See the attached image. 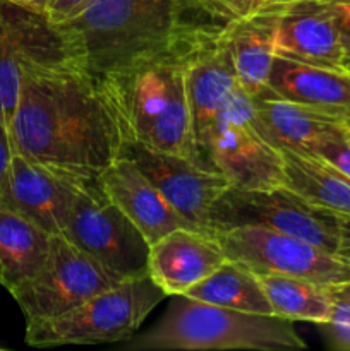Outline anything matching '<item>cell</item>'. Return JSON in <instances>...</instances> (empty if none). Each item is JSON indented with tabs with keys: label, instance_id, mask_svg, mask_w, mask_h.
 <instances>
[{
	"label": "cell",
	"instance_id": "27",
	"mask_svg": "<svg viewBox=\"0 0 350 351\" xmlns=\"http://www.w3.org/2000/svg\"><path fill=\"white\" fill-rule=\"evenodd\" d=\"M331 14L345 50H350V0H321Z\"/></svg>",
	"mask_w": 350,
	"mask_h": 351
},
{
	"label": "cell",
	"instance_id": "4",
	"mask_svg": "<svg viewBox=\"0 0 350 351\" xmlns=\"http://www.w3.org/2000/svg\"><path fill=\"white\" fill-rule=\"evenodd\" d=\"M124 350H304L292 321L233 311L175 295L163 317Z\"/></svg>",
	"mask_w": 350,
	"mask_h": 351
},
{
	"label": "cell",
	"instance_id": "23",
	"mask_svg": "<svg viewBox=\"0 0 350 351\" xmlns=\"http://www.w3.org/2000/svg\"><path fill=\"white\" fill-rule=\"evenodd\" d=\"M264 288L271 314L287 321L325 324L333 311V290L302 278L285 274H257Z\"/></svg>",
	"mask_w": 350,
	"mask_h": 351
},
{
	"label": "cell",
	"instance_id": "25",
	"mask_svg": "<svg viewBox=\"0 0 350 351\" xmlns=\"http://www.w3.org/2000/svg\"><path fill=\"white\" fill-rule=\"evenodd\" d=\"M319 328L331 348L350 351V295L343 288L333 290L331 317Z\"/></svg>",
	"mask_w": 350,
	"mask_h": 351
},
{
	"label": "cell",
	"instance_id": "22",
	"mask_svg": "<svg viewBox=\"0 0 350 351\" xmlns=\"http://www.w3.org/2000/svg\"><path fill=\"white\" fill-rule=\"evenodd\" d=\"M184 295L233 311L273 315L259 276L244 264L230 259Z\"/></svg>",
	"mask_w": 350,
	"mask_h": 351
},
{
	"label": "cell",
	"instance_id": "5",
	"mask_svg": "<svg viewBox=\"0 0 350 351\" xmlns=\"http://www.w3.org/2000/svg\"><path fill=\"white\" fill-rule=\"evenodd\" d=\"M165 297L150 276L122 281L57 317L26 322V343L50 348L127 341Z\"/></svg>",
	"mask_w": 350,
	"mask_h": 351
},
{
	"label": "cell",
	"instance_id": "9",
	"mask_svg": "<svg viewBox=\"0 0 350 351\" xmlns=\"http://www.w3.org/2000/svg\"><path fill=\"white\" fill-rule=\"evenodd\" d=\"M257 226L299 237L336 254L338 215L311 204L288 187H229L213 208V228Z\"/></svg>",
	"mask_w": 350,
	"mask_h": 351
},
{
	"label": "cell",
	"instance_id": "37",
	"mask_svg": "<svg viewBox=\"0 0 350 351\" xmlns=\"http://www.w3.org/2000/svg\"><path fill=\"white\" fill-rule=\"evenodd\" d=\"M349 134H350V125H349Z\"/></svg>",
	"mask_w": 350,
	"mask_h": 351
},
{
	"label": "cell",
	"instance_id": "35",
	"mask_svg": "<svg viewBox=\"0 0 350 351\" xmlns=\"http://www.w3.org/2000/svg\"><path fill=\"white\" fill-rule=\"evenodd\" d=\"M345 67L350 71V60H345Z\"/></svg>",
	"mask_w": 350,
	"mask_h": 351
},
{
	"label": "cell",
	"instance_id": "14",
	"mask_svg": "<svg viewBox=\"0 0 350 351\" xmlns=\"http://www.w3.org/2000/svg\"><path fill=\"white\" fill-rule=\"evenodd\" d=\"M226 261L218 240L192 228H177L150 245L148 276L167 297L184 295Z\"/></svg>",
	"mask_w": 350,
	"mask_h": 351
},
{
	"label": "cell",
	"instance_id": "29",
	"mask_svg": "<svg viewBox=\"0 0 350 351\" xmlns=\"http://www.w3.org/2000/svg\"><path fill=\"white\" fill-rule=\"evenodd\" d=\"M14 153H16V151H14L12 139H10L9 125H5V123L0 120V185H2L7 171H9Z\"/></svg>",
	"mask_w": 350,
	"mask_h": 351
},
{
	"label": "cell",
	"instance_id": "32",
	"mask_svg": "<svg viewBox=\"0 0 350 351\" xmlns=\"http://www.w3.org/2000/svg\"><path fill=\"white\" fill-rule=\"evenodd\" d=\"M3 2L14 3V5L26 7L31 10H40V12H47L48 0H3Z\"/></svg>",
	"mask_w": 350,
	"mask_h": 351
},
{
	"label": "cell",
	"instance_id": "31",
	"mask_svg": "<svg viewBox=\"0 0 350 351\" xmlns=\"http://www.w3.org/2000/svg\"><path fill=\"white\" fill-rule=\"evenodd\" d=\"M220 2L225 3L237 17H244L259 10L268 0H220Z\"/></svg>",
	"mask_w": 350,
	"mask_h": 351
},
{
	"label": "cell",
	"instance_id": "8",
	"mask_svg": "<svg viewBox=\"0 0 350 351\" xmlns=\"http://www.w3.org/2000/svg\"><path fill=\"white\" fill-rule=\"evenodd\" d=\"M215 239L226 259L244 264L256 274L302 278L328 290L350 285V264L299 237L257 226H235L216 230Z\"/></svg>",
	"mask_w": 350,
	"mask_h": 351
},
{
	"label": "cell",
	"instance_id": "33",
	"mask_svg": "<svg viewBox=\"0 0 350 351\" xmlns=\"http://www.w3.org/2000/svg\"><path fill=\"white\" fill-rule=\"evenodd\" d=\"M297 2V0H268L263 7H280V5H287V3Z\"/></svg>",
	"mask_w": 350,
	"mask_h": 351
},
{
	"label": "cell",
	"instance_id": "10",
	"mask_svg": "<svg viewBox=\"0 0 350 351\" xmlns=\"http://www.w3.org/2000/svg\"><path fill=\"white\" fill-rule=\"evenodd\" d=\"M122 281L64 235H54L40 273L12 291L26 322L57 317Z\"/></svg>",
	"mask_w": 350,
	"mask_h": 351
},
{
	"label": "cell",
	"instance_id": "18",
	"mask_svg": "<svg viewBox=\"0 0 350 351\" xmlns=\"http://www.w3.org/2000/svg\"><path fill=\"white\" fill-rule=\"evenodd\" d=\"M277 9L261 7L249 16L237 17L226 29L237 82L250 98L270 93L268 81L277 57Z\"/></svg>",
	"mask_w": 350,
	"mask_h": 351
},
{
	"label": "cell",
	"instance_id": "30",
	"mask_svg": "<svg viewBox=\"0 0 350 351\" xmlns=\"http://www.w3.org/2000/svg\"><path fill=\"white\" fill-rule=\"evenodd\" d=\"M338 247H336V256L347 264H350V216L338 215Z\"/></svg>",
	"mask_w": 350,
	"mask_h": 351
},
{
	"label": "cell",
	"instance_id": "17",
	"mask_svg": "<svg viewBox=\"0 0 350 351\" xmlns=\"http://www.w3.org/2000/svg\"><path fill=\"white\" fill-rule=\"evenodd\" d=\"M268 88L280 98L350 125V71L277 55Z\"/></svg>",
	"mask_w": 350,
	"mask_h": 351
},
{
	"label": "cell",
	"instance_id": "21",
	"mask_svg": "<svg viewBox=\"0 0 350 351\" xmlns=\"http://www.w3.org/2000/svg\"><path fill=\"white\" fill-rule=\"evenodd\" d=\"M290 191L329 213L350 216V178L307 151L280 149Z\"/></svg>",
	"mask_w": 350,
	"mask_h": 351
},
{
	"label": "cell",
	"instance_id": "6",
	"mask_svg": "<svg viewBox=\"0 0 350 351\" xmlns=\"http://www.w3.org/2000/svg\"><path fill=\"white\" fill-rule=\"evenodd\" d=\"M62 235L120 281L148 276L150 242L105 194L98 178H81Z\"/></svg>",
	"mask_w": 350,
	"mask_h": 351
},
{
	"label": "cell",
	"instance_id": "2",
	"mask_svg": "<svg viewBox=\"0 0 350 351\" xmlns=\"http://www.w3.org/2000/svg\"><path fill=\"white\" fill-rule=\"evenodd\" d=\"M235 19L220 0H93L62 26L82 67L100 77L160 57L198 53Z\"/></svg>",
	"mask_w": 350,
	"mask_h": 351
},
{
	"label": "cell",
	"instance_id": "12",
	"mask_svg": "<svg viewBox=\"0 0 350 351\" xmlns=\"http://www.w3.org/2000/svg\"><path fill=\"white\" fill-rule=\"evenodd\" d=\"M81 178L43 167L14 153L9 171L0 185V204L41 226L51 235H62L74 204Z\"/></svg>",
	"mask_w": 350,
	"mask_h": 351
},
{
	"label": "cell",
	"instance_id": "1",
	"mask_svg": "<svg viewBox=\"0 0 350 351\" xmlns=\"http://www.w3.org/2000/svg\"><path fill=\"white\" fill-rule=\"evenodd\" d=\"M9 130L16 153L78 178H98L124 153L119 122L82 67L21 69Z\"/></svg>",
	"mask_w": 350,
	"mask_h": 351
},
{
	"label": "cell",
	"instance_id": "19",
	"mask_svg": "<svg viewBox=\"0 0 350 351\" xmlns=\"http://www.w3.org/2000/svg\"><path fill=\"white\" fill-rule=\"evenodd\" d=\"M259 129L278 149L311 151L329 137L349 132V125L311 108L280 98L275 93L253 98Z\"/></svg>",
	"mask_w": 350,
	"mask_h": 351
},
{
	"label": "cell",
	"instance_id": "38",
	"mask_svg": "<svg viewBox=\"0 0 350 351\" xmlns=\"http://www.w3.org/2000/svg\"><path fill=\"white\" fill-rule=\"evenodd\" d=\"M48 2H50V0H48Z\"/></svg>",
	"mask_w": 350,
	"mask_h": 351
},
{
	"label": "cell",
	"instance_id": "36",
	"mask_svg": "<svg viewBox=\"0 0 350 351\" xmlns=\"http://www.w3.org/2000/svg\"><path fill=\"white\" fill-rule=\"evenodd\" d=\"M345 60H350V50L347 51V57H345Z\"/></svg>",
	"mask_w": 350,
	"mask_h": 351
},
{
	"label": "cell",
	"instance_id": "16",
	"mask_svg": "<svg viewBox=\"0 0 350 351\" xmlns=\"http://www.w3.org/2000/svg\"><path fill=\"white\" fill-rule=\"evenodd\" d=\"M277 9V55L304 64L345 67L347 50L321 0H297Z\"/></svg>",
	"mask_w": 350,
	"mask_h": 351
},
{
	"label": "cell",
	"instance_id": "20",
	"mask_svg": "<svg viewBox=\"0 0 350 351\" xmlns=\"http://www.w3.org/2000/svg\"><path fill=\"white\" fill-rule=\"evenodd\" d=\"M54 235L0 204V285L9 293L45 266Z\"/></svg>",
	"mask_w": 350,
	"mask_h": 351
},
{
	"label": "cell",
	"instance_id": "24",
	"mask_svg": "<svg viewBox=\"0 0 350 351\" xmlns=\"http://www.w3.org/2000/svg\"><path fill=\"white\" fill-rule=\"evenodd\" d=\"M21 88V64L0 0V120L10 125Z\"/></svg>",
	"mask_w": 350,
	"mask_h": 351
},
{
	"label": "cell",
	"instance_id": "15",
	"mask_svg": "<svg viewBox=\"0 0 350 351\" xmlns=\"http://www.w3.org/2000/svg\"><path fill=\"white\" fill-rule=\"evenodd\" d=\"M98 180L105 194L141 230L150 245L177 228L198 230L172 208L160 189L130 158H119Z\"/></svg>",
	"mask_w": 350,
	"mask_h": 351
},
{
	"label": "cell",
	"instance_id": "3",
	"mask_svg": "<svg viewBox=\"0 0 350 351\" xmlns=\"http://www.w3.org/2000/svg\"><path fill=\"white\" fill-rule=\"evenodd\" d=\"M192 55L160 57L95 77L119 122L124 143L143 144L196 163L185 81Z\"/></svg>",
	"mask_w": 350,
	"mask_h": 351
},
{
	"label": "cell",
	"instance_id": "13",
	"mask_svg": "<svg viewBox=\"0 0 350 351\" xmlns=\"http://www.w3.org/2000/svg\"><path fill=\"white\" fill-rule=\"evenodd\" d=\"M225 34L192 55L185 71L196 163L202 168L213 125L239 88Z\"/></svg>",
	"mask_w": 350,
	"mask_h": 351
},
{
	"label": "cell",
	"instance_id": "11",
	"mask_svg": "<svg viewBox=\"0 0 350 351\" xmlns=\"http://www.w3.org/2000/svg\"><path fill=\"white\" fill-rule=\"evenodd\" d=\"M122 156L130 158L144 171L178 215L199 232L215 237L213 208L230 187L222 173L199 167L184 156L161 153L136 143H124Z\"/></svg>",
	"mask_w": 350,
	"mask_h": 351
},
{
	"label": "cell",
	"instance_id": "7",
	"mask_svg": "<svg viewBox=\"0 0 350 351\" xmlns=\"http://www.w3.org/2000/svg\"><path fill=\"white\" fill-rule=\"evenodd\" d=\"M205 167L222 173L230 187L244 191L287 184L281 151L259 129L253 98L240 86L213 125Z\"/></svg>",
	"mask_w": 350,
	"mask_h": 351
},
{
	"label": "cell",
	"instance_id": "26",
	"mask_svg": "<svg viewBox=\"0 0 350 351\" xmlns=\"http://www.w3.org/2000/svg\"><path fill=\"white\" fill-rule=\"evenodd\" d=\"M307 153L316 154L323 161L350 178V134L329 137Z\"/></svg>",
	"mask_w": 350,
	"mask_h": 351
},
{
	"label": "cell",
	"instance_id": "28",
	"mask_svg": "<svg viewBox=\"0 0 350 351\" xmlns=\"http://www.w3.org/2000/svg\"><path fill=\"white\" fill-rule=\"evenodd\" d=\"M93 0H50L47 14L54 23L64 24L82 12Z\"/></svg>",
	"mask_w": 350,
	"mask_h": 351
},
{
	"label": "cell",
	"instance_id": "34",
	"mask_svg": "<svg viewBox=\"0 0 350 351\" xmlns=\"http://www.w3.org/2000/svg\"><path fill=\"white\" fill-rule=\"evenodd\" d=\"M343 290H345V291H347V293H349V295H350V285H349V287H343Z\"/></svg>",
	"mask_w": 350,
	"mask_h": 351
}]
</instances>
